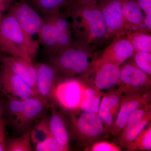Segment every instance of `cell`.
Masks as SVG:
<instances>
[{"mask_svg":"<svg viewBox=\"0 0 151 151\" xmlns=\"http://www.w3.org/2000/svg\"><path fill=\"white\" fill-rule=\"evenodd\" d=\"M39 47L28 40L16 19L7 12L3 14L0 29V50L10 56L33 62Z\"/></svg>","mask_w":151,"mask_h":151,"instance_id":"cell-3","label":"cell"},{"mask_svg":"<svg viewBox=\"0 0 151 151\" xmlns=\"http://www.w3.org/2000/svg\"><path fill=\"white\" fill-rule=\"evenodd\" d=\"M51 15L57 35L58 53L70 46L73 43L74 40L70 23L68 21L65 14L59 11Z\"/></svg>","mask_w":151,"mask_h":151,"instance_id":"cell-20","label":"cell"},{"mask_svg":"<svg viewBox=\"0 0 151 151\" xmlns=\"http://www.w3.org/2000/svg\"><path fill=\"white\" fill-rule=\"evenodd\" d=\"M3 12H2L1 11V10L0 9V18L1 17H2L3 16Z\"/></svg>","mask_w":151,"mask_h":151,"instance_id":"cell-39","label":"cell"},{"mask_svg":"<svg viewBox=\"0 0 151 151\" xmlns=\"http://www.w3.org/2000/svg\"><path fill=\"white\" fill-rule=\"evenodd\" d=\"M83 83L84 87V97L78 108L83 112L97 114L101 102V97L104 93L93 86L84 82Z\"/></svg>","mask_w":151,"mask_h":151,"instance_id":"cell-21","label":"cell"},{"mask_svg":"<svg viewBox=\"0 0 151 151\" xmlns=\"http://www.w3.org/2000/svg\"><path fill=\"white\" fill-rule=\"evenodd\" d=\"M85 150L91 151H121L122 149L116 143L102 140L93 143Z\"/></svg>","mask_w":151,"mask_h":151,"instance_id":"cell-32","label":"cell"},{"mask_svg":"<svg viewBox=\"0 0 151 151\" xmlns=\"http://www.w3.org/2000/svg\"><path fill=\"white\" fill-rule=\"evenodd\" d=\"M132 57L136 65L151 76V53L145 52L135 51Z\"/></svg>","mask_w":151,"mask_h":151,"instance_id":"cell-29","label":"cell"},{"mask_svg":"<svg viewBox=\"0 0 151 151\" xmlns=\"http://www.w3.org/2000/svg\"><path fill=\"white\" fill-rule=\"evenodd\" d=\"M123 94L119 112L110 134L113 137H116L120 134L133 112L142 105L151 103V90Z\"/></svg>","mask_w":151,"mask_h":151,"instance_id":"cell-9","label":"cell"},{"mask_svg":"<svg viewBox=\"0 0 151 151\" xmlns=\"http://www.w3.org/2000/svg\"><path fill=\"white\" fill-rule=\"evenodd\" d=\"M135 52L134 48L126 36L116 38L103 50L97 60L108 62L121 66L132 58Z\"/></svg>","mask_w":151,"mask_h":151,"instance_id":"cell-15","label":"cell"},{"mask_svg":"<svg viewBox=\"0 0 151 151\" xmlns=\"http://www.w3.org/2000/svg\"><path fill=\"white\" fill-rule=\"evenodd\" d=\"M13 1L14 0H0V9L3 13L7 10L13 3Z\"/></svg>","mask_w":151,"mask_h":151,"instance_id":"cell-35","label":"cell"},{"mask_svg":"<svg viewBox=\"0 0 151 151\" xmlns=\"http://www.w3.org/2000/svg\"><path fill=\"white\" fill-rule=\"evenodd\" d=\"M106 93L108 94L111 113L115 120L124 94L118 88H115L109 90Z\"/></svg>","mask_w":151,"mask_h":151,"instance_id":"cell-30","label":"cell"},{"mask_svg":"<svg viewBox=\"0 0 151 151\" xmlns=\"http://www.w3.org/2000/svg\"><path fill=\"white\" fill-rule=\"evenodd\" d=\"M36 70L37 91L39 97L50 106L56 105L54 91L60 80L57 69L50 63H37Z\"/></svg>","mask_w":151,"mask_h":151,"instance_id":"cell-10","label":"cell"},{"mask_svg":"<svg viewBox=\"0 0 151 151\" xmlns=\"http://www.w3.org/2000/svg\"><path fill=\"white\" fill-rule=\"evenodd\" d=\"M126 149L128 151L151 150V122L129 144Z\"/></svg>","mask_w":151,"mask_h":151,"instance_id":"cell-26","label":"cell"},{"mask_svg":"<svg viewBox=\"0 0 151 151\" xmlns=\"http://www.w3.org/2000/svg\"><path fill=\"white\" fill-rule=\"evenodd\" d=\"M0 90L5 96L22 100L37 97L20 77L2 64L0 66Z\"/></svg>","mask_w":151,"mask_h":151,"instance_id":"cell-13","label":"cell"},{"mask_svg":"<svg viewBox=\"0 0 151 151\" xmlns=\"http://www.w3.org/2000/svg\"><path fill=\"white\" fill-rule=\"evenodd\" d=\"M123 0H101L97 2L105 20L106 39L121 37L127 32L122 4Z\"/></svg>","mask_w":151,"mask_h":151,"instance_id":"cell-8","label":"cell"},{"mask_svg":"<svg viewBox=\"0 0 151 151\" xmlns=\"http://www.w3.org/2000/svg\"><path fill=\"white\" fill-rule=\"evenodd\" d=\"M4 114L3 103H1V101H0V120L3 118V116Z\"/></svg>","mask_w":151,"mask_h":151,"instance_id":"cell-37","label":"cell"},{"mask_svg":"<svg viewBox=\"0 0 151 151\" xmlns=\"http://www.w3.org/2000/svg\"><path fill=\"white\" fill-rule=\"evenodd\" d=\"M41 15H50L60 11L69 0H26Z\"/></svg>","mask_w":151,"mask_h":151,"instance_id":"cell-22","label":"cell"},{"mask_svg":"<svg viewBox=\"0 0 151 151\" xmlns=\"http://www.w3.org/2000/svg\"><path fill=\"white\" fill-rule=\"evenodd\" d=\"M52 135L49 118L44 113L40 120L31 129V140L33 147L38 143L45 140Z\"/></svg>","mask_w":151,"mask_h":151,"instance_id":"cell-25","label":"cell"},{"mask_svg":"<svg viewBox=\"0 0 151 151\" xmlns=\"http://www.w3.org/2000/svg\"><path fill=\"white\" fill-rule=\"evenodd\" d=\"M151 103L142 105L130 116L126 126L116 137V144L122 149H126L129 144L151 122Z\"/></svg>","mask_w":151,"mask_h":151,"instance_id":"cell-12","label":"cell"},{"mask_svg":"<svg viewBox=\"0 0 151 151\" xmlns=\"http://www.w3.org/2000/svg\"><path fill=\"white\" fill-rule=\"evenodd\" d=\"M4 103V114L8 124L14 128L23 104V100L9 96H5Z\"/></svg>","mask_w":151,"mask_h":151,"instance_id":"cell-24","label":"cell"},{"mask_svg":"<svg viewBox=\"0 0 151 151\" xmlns=\"http://www.w3.org/2000/svg\"><path fill=\"white\" fill-rule=\"evenodd\" d=\"M36 151H66L53 135L34 147Z\"/></svg>","mask_w":151,"mask_h":151,"instance_id":"cell-31","label":"cell"},{"mask_svg":"<svg viewBox=\"0 0 151 151\" xmlns=\"http://www.w3.org/2000/svg\"><path fill=\"white\" fill-rule=\"evenodd\" d=\"M102 97L97 114L103 124L105 134L108 136L110 135L115 120L111 113L108 94L104 93Z\"/></svg>","mask_w":151,"mask_h":151,"instance_id":"cell-27","label":"cell"},{"mask_svg":"<svg viewBox=\"0 0 151 151\" xmlns=\"http://www.w3.org/2000/svg\"><path fill=\"white\" fill-rule=\"evenodd\" d=\"M126 37L132 44L135 51L151 52V36L150 32L140 31H128Z\"/></svg>","mask_w":151,"mask_h":151,"instance_id":"cell-23","label":"cell"},{"mask_svg":"<svg viewBox=\"0 0 151 151\" xmlns=\"http://www.w3.org/2000/svg\"><path fill=\"white\" fill-rule=\"evenodd\" d=\"M31 129L23 133L22 135L19 137L11 138L6 140V151H32L30 137Z\"/></svg>","mask_w":151,"mask_h":151,"instance_id":"cell-28","label":"cell"},{"mask_svg":"<svg viewBox=\"0 0 151 151\" xmlns=\"http://www.w3.org/2000/svg\"><path fill=\"white\" fill-rule=\"evenodd\" d=\"M64 7L71 19L70 26L75 41L85 45H93L106 40L107 28L103 13L97 2L72 4Z\"/></svg>","mask_w":151,"mask_h":151,"instance_id":"cell-1","label":"cell"},{"mask_svg":"<svg viewBox=\"0 0 151 151\" xmlns=\"http://www.w3.org/2000/svg\"><path fill=\"white\" fill-rule=\"evenodd\" d=\"M49 106L48 103L39 97L23 100L22 108L14 129L22 134L31 129L34 123L41 118Z\"/></svg>","mask_w":151,"mask_h":151,"instance_id":"cell-14","label":"cell"},{"mask_svg":"<svg viewBox=\"0 0 151 151\" xmlns=\"http://www.w3.org/2000/svg\"><path fill=\"white\" fill-rule=\"evenodd\" d=\"M64 112L68 116L67 127L70 139L78 145L86 148L107 136L97 113L83 112L79 108L64 110Z\"/></svg>","mask_w":151,"mask_h":151,"instance_id":"cell-4","label":"cell"},{"mask_svg":"<svg viewBox=\"0 0 151 151\" xmlns=\"http://www.w3.org/2000/svg\"><path fill=\"white\" fill-rule=\"evenodd\" d=\"M5 55L6 54L4 53L3 52L1 51L0 50V66L1 65L3 58H4V57L5 56Z\"/></svg>","mask_w":151,"mask_h":151,"instance_id":"cell-38","label":"cell"},{"mask_svg":"<svg viewBox=\"0 0 151 151\" xmlns=\"http://www.w3.org/2000/svg\"><path fill=\"white\" fill-rule=\"evenodd\" d=\"M84 84L77 78H69L58 81L54 91L57 104L64 110L79 108L84 97Z\"/></svg>","mask_w":151,"mask_h":151,"instance_id":"cell-11","label":"cell"},{"mask_svg":"<svg viewBox=\"0 0 151 151\" xmlns=\"http://www.w3.org/2000/svg\"><path fill=\"white\" fill-rule=\"evenodd\" d=\"M145 13V24L149 31L151 30V0H137Z\"/></svg>","mask_w":151,"mask_h":151,"instance_id":"cell-33","label":"cell"},{"mask_svg":"<svg viewBox=\"0 0 151 151\" xmlns=\"http://www.w3.org/2000/svg\"><path fill=\"white\" fill-rule=\"evenodd\" d=\"M1 64L20 77L32 89L36 95L39 97L37 91L36 70L35 65L33 62L6 55Z\"/></svg>","mask_w":151,"mask_h":151,"instance_id":"cell-16","label":"cell"},{"mask_svg":"<svg viewBox=\"0 0 151 151\" xmlns=\"http://www.w3.org/2000/svg\"><path fill=\"white\" fill-rule=\"evenodd\" d=\"M122 11L128 31L150 32L145 24V15L137 0H123Z\"/></svg>","mask_w":151,"mask_h":151,"instance_id":"cell-17","label":"cell"},{"mask_svg":"<svg viewBox=\"0 0 151 151\" xmlns=\"http://www.w3.org/2000/svg\"><path fill=\"white\" fill-rule=\"evenodd\" d=\"M132 58L120 66L121 78L118 89L123 94L151 90V76L138 67Z\"/></svg>","mask_w":151,"mask_h":151,"instance_id":"cell-7","label":"cell"},{"mask_svg":"<svg viewBox=\"0 0 151 151\" xmlns=\"http://www.w3.org/2000/svg\"><path fill=\"white\" fill-rule=\"evenodd\" d=\"M5 124V120L2 118L0 120V151H6Z\"/></svg>","mask_w":151,"mask_h":151,"instance_id":"cell-34","label":"cell"},{"mask_svg":"<svg viewBox=\"0 0 151 151\" xmlns=\"http://www.w3.org/2000/svg\"><path fill=\"white\" fill-rule=\"evenodd\" d=\"M7 12L15 18L30 42L39 47L40 43L34 39L38 37L43 22V18L26 0H19L13 3Z\"/></svg>","mask_w":151,"mask_h":151,"instance_id":"cell-5","label":"cell"},{"mask_svg":"<svg viewBox=\"0 0 151 151\" xmlns=\"http://www.w3.org/2000/svg\"><path fill=\"white\" fill-rule=\"evenodd\" d=\"M95 58L92 47L74 40L67 48L49 57V62L54 65L60 80L77 78L82 81L94 65Z\"/></svg>","mask_w":151,"mask_h":151,"instance_id":"cell-2","label":"cell"},{"mask_svg":"<svg viewBox=\"0 0 151 151\" xmlns=\"http://www.w3.org/2000/svg\"><path fill=\"white\" fill-rule=\"evenodd\" d=\"M101 0H69L68 4H80L85 3L91 2L92 1L98 2Z\"/></svg>","mask_w":151,"mask_h":151,"instance_id":"cell-36","label":"cell"},{"mask_svg":"<svg viewBox=\"0 0 151 151\" xmlns=\"http://www.w3.org/2000/svg\"><path fill=\"white\" fill-rule=\"evenodd\" d=\"M38 37L39 42L43 46L49 57L56 54L58 50L57 35L52 15L44 17Z\"/></svg>","mask_w":151,"mask_h":151,"instance_id":"cell-19","label":"cell"},{"mask_svg":"<svg viewBox=\"0 0 151 151\" xmlns=\"http://www.w3.org/2000/svg\"><path fill=\"white\" fill-rule=\"evenodd\" d=\"M121 74L120 66L112 63L100 62L96 60L93 67L82 82L101 92L108 91L118 86Z\"/></svg>","mask_w":151,"mask_h":151,"instance_id":"cell-6","label":"cell"},{"mask_svg":"<svg viewBox=\"0 0 151 151\" xmlns=\"http://www.w3.org/2000/svg\"><path fill=\"white\" fill-rule=\"evenodd\" d=\"M56 105L51 106L52 111L51 116L49 118V126L52 134L65 149L69 150L70 137L67 127V121L65 114L58 111Z\"/></svg>","mask_w":151,"mask_h":151,"instance_id":"cell-18","label":"cell"}]
</instances>
